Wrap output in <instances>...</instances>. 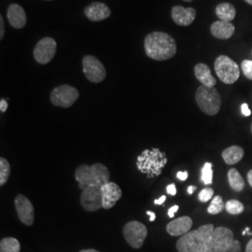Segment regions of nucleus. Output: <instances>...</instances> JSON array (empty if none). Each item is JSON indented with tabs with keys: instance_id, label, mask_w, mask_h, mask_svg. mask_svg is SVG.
Listing matches in <instances>:
<instances>
[{
	"instance_id": "obj_1",
	"label": "nucleus",
	"mask_w": 252,
	"mask_h": 252,
	"mask_svg": "<svg viewBox=\"0 0 252 252\" xmlns=\"http://www.w3.org/2000/svg\"><path fill=\"white\" fill-rule=\"evenodd\" d=\"M144 49L150 58L155 61H165L177 54V42L169 34L156 31L145 36Z\"/></svg>"
},
{
	"instance_id": "obj_2",
	"label": "nucleus",
	"mask_w": 252,
	"mask_h": 252,
	"mask_svg": "<svg viewBox=\"0 0 252 252\" xmlns=\"http://www.w3.org/2000/svg\"><path fill=\"white\" fill-rule=\"evenodd\" d=\"M214 230L213 224H206L182 235L176 245L178 252H208L209 242Z\"/></svg>"
},
{
	"instance_id": "obj_3",
	"label": "nucleus",
	"mask_w": 252,
	"mask_h": 252,
	"mask_svg": "<svg viewBox=\"0 0 252 252\" xmlns=\"http://www.w3.org/2000/svg\"><path fill=\"white\" fill-rule=\"evenodd\" d=\"M75 178L82 189L86 187L101 188L109 182L110 174L103 163H94L93 165L81 164L75 172Z\"/></svg>"
},
{
	"instance_id": "obj_4",
	"label": "nucleus",
	"mask_w": 252,
	"mask_h": 252,
	"mask_svg": "<svg viewBox=\"0 0 252 252\" xmlns=\"http://www.w3.org/2000/svg\"><path fill=\"white\" fill-rule=\"evenodd\" d=\"M167 163L166 154L159 149L145 150L136 158L137 169L148 178H155L162 174Z\"/></svg>"
},
{
	"instance_id": "obj_5",
	"label": "nucleus",
	"mask_w": 252,
	"mask_h": 252,
	"mask_svg": "<svg viewBox=\"0 0 252 252\" xmlns=\"http://www.w3.org/2000/svg\"><path fill=\"white\" fill-rule=\"evenodd\" d=\"M241 243L234 239V233L226 227H217L212 234L208 252H241Z\"/></svg>"
},
{
	"instance_id": "obj_6",
	"label": "nucleus",
	"mask_w": 252,
	"mask_h": 252,
	"mask_svg": "<svg viewBox=\"0 0 252 252\" xmlns=\"http://www.w3.org/2000/svg\"><path fill=\"white\" fill-rule=\"evenodd\" d=\"M195 101L199 108L207 115L215 116L221 107V98L215 88L199 86L195 93Z\"/></svg>"
},
{
	"instance_id": "obj_7",
	"label": "nucleus",
	"mask_w": 252,
	"mask_h": 252,
	"mask_svg": "<svg viewBox=\"0 0 252 252\" xmlns=\"http://www.w3.org/2000/svg\"><path fill=\"white\" fill-rule=\"evenodd\" d=\"M214 68L219 79L225 84H233L240 77V68L238 64L226 55H220L217 57Z\"/></svg>"
},
{
	"instance_id": "obj_8",
	"label": "nucleus",
	"mask_w": 252,
	"mask_h": 252,
	"mask_svg": "<svg viewBox=\"0 0 252 252\" xmlns=\"http://www.w3.org/2000/svg\"><path fill=\"white\" fill-rule=\"evenodd\" d=\"M80 93L75 87L63 84L56 87L51 94V102L56 107L70 108L78 100Z\"/></svg>"
},
{
	"instance_id": "obj_9",
	"label": "nucleus",
	"mask_w": 252,
	"mask_h": 252,
	"mask_svg": "<svg viewBox=\"0 0 252 252\" xmlns=\"http://www.w3.org/2000/svg\"><path fill=\"white\" fill-rule=\"evenodd\" d=\"M123 233L129 246H131L133 249L138 250L144 244L148 235V230L143 223L133 220L126 223Z\"/></svg>"
},
{
	"instance_id": "obj_10",
	"label": "nucleus",
	"mask_w": 252,
	"mask_h": 252,
	"mask_svg": "<svg viewBox=\"0 0 252 252\" xmlns=\"http://www.w3.org/2000/svg\"><path fill=\"white\" fill-rule=\"evenodd\" d=\"M82 69L85 77L94 83L104 81L107 71L104 64L93 55H85L82 59Z\"/></svg>"
},
{
	"instance_id": "obj_11",
	"label": "nucleus",
	"mask_w": 252,
	"mask_h": 252,
	"mask_svg": "<svg viewBox=\"0 0 252 252\" xmlns=\"http://www.w3.org/2000/svg\"><path fill=\"white\" fill-rule=\"evenodd\" d=\"M57 50L56 41L53 37L46 36L41 38L34 48V58L40 64L49 63L55 56Z\"/></svg>"
},
{
	"instance_id": "obj_12",
	"label": "nucleus",
	"mask_w": 252,
	"mask_h": 252,
	"mask_svg": "<svg viewBox=\"0 0 252 252\" xmlns=\"http://www.w3.org/2000/svg\"><path fill=\"white\" fill-rule=\"evenodd\" d=\"M81 204L83 209L88 212H95L103 207L102 190L97 187H86L82 189Z\"/></svg>"
},
{
	"instance_id": "obj_13",
	"label": "nucleus",
	"mask_w": 252,
	"mask_h": 252,
	"mask_svg": "<svg viewBox=\"0 0 252 252\" xmlns=\"http://www.w3.org/2000/svg\"><path fill=\"white\" fill-rule=\"evenodd\" d=\"M14 204L20 220L26 225H33L35 212L30 200L23 194H19L14 200Z\"/></svg>"
},
{
	"instance_id": "obj_14",
	"label": "nucleus",
	"mask_w": 252,
	"mask_h": 252,
	"mask_svg": "<svg viewBox=\"0 0 252 252\" xmlns=\"http://www.w3.org/2000/svg\"><path fill=\"white\" fill-rule=\"evenodd\" d=\"M103 208L109 209L116 205L118 201L122 198L123 192L120 186L115 182H108L101 187Z\"/></svg>"
},
{
	"instance_id": "obj_15",
	"label": "nucleus",
	"mask_w": 252,
	"mask_h": 252,
	"mask_svg": "<svg viewBox=\"0 0 252 252\" xmlns=\"http://www.w3.org/2000/svg\"><path fill=\"white\" fill-rule=\"evenodd\" d=\"M171 17L176 25L180 27H188L196 18V10L193 8L175 6L171 9Z\"/></svg>"
},
{
	"instance_id": "obj_16",
	"label": "nucleus",
	"mask_w": 252,
	"mask_h": 252,
	"mask_svg": "<svg viewBox=\"0 0 252 252\" xmlns=\"http://www.w3.org/2000/svg\"><path fill=\"white\" fill-rule=\"evenodd\" d=\"M84 14L91 22H100L108 19L111 14V11L107 4L95 1L84 9Z\"/></svg>"
},
{
	"instance_id": "obj_17",
	"label": "nucleus",
	"mask_w": 252,
	"mask_h": 252,
	"mask_svg": "<svg viewBox=\"0 0 252 252\" xmlns=\"http://www.w3.org/2000/svg\"><path fill=\"white\" fill-rule=\"evenodd\" d=\"M7 18L9 25L15 29H22L27 25V13L24 8L18 4L9 5L7 9Z\"/></svg>"
},
{
	"instance_id": "obj_18",
	"label": "nucleus",
	"mask_w": 252,
	"mask_h": 252,
	"mask_svg": "<svg viewBox=\"0 0 252 252\" xmlns=\"http://www.w3.org/2000/svg\"><path fill=\"white\" fill-rule=\"evenodd\" d=\"M191 226L192 220L189 217H180L166 225V232L172 236H182L189 233Z\"/></svg>"
},
{
	"instance_id": "obj_19",
	"label": "nucleus",
	"mask_w": 252,
	"mask_h": 252,
	"mask_svg": "<svg viewBox=\"0 0 252 252\" xmlns=\"http://www.w3.org/2000/svg\"><path fill=\"white\" fill-rule=\"evenodd\" d=\"M235 28L234 26L230 22L224 21H217L214 22L210 27V32L212 36L219 39H229L234 34Z\"/></svg>"
},
{
	"instance_id": "obj_20",
	"label": "nucleus",
	"mask_w": 252,
	"mask_h": 252,
	"mask_svg": "<svg viewBox=\"0 0 252 252\" xmlns=\"http://www.w3.org/2000/svg\"><path fill=\"white\" fill-rule=\"evenodd\" d=\"M194 75L203 86L207 88H214L216 85V79L212 76L209 66L206 63H197L194 66Z\"/></svg>"
},
{
	"instance_id": "obj_21",
	"label": "nucleus",
	"mask_w": 252,
	"mask_h": 252,
	"mask_svg": "<svg viewBox=\"0 0 252 252\" xmlns=\"http://www.w3.org/2000/svg\"><path fill=\"white\" fill-rule=\"evenodd\" d=\"M244 154L245 152L241 147L231 146L222 152V158L227 164L233 165L243 159Z\"/></svg>"
},
{
	"instance_id": "obj_22",
	"label": "nucleus",
	"mask_w": 252,
	"mask_h": 252,
	"mask_svg": "<svg viewBox=\"0 0 252 252\" xmlns=\"http://www.w3.org/2000/svg\"><path fill=\"white\" fill-rule=\"evenodd\" d=\"M215 13H216L217 17L220 21L231 23L235 17L236 10H235V8L233 4L224 2V3H220L217 6Z\"/></svg>"
},
{
	"instance_id": "obj_23",
	"label": "nucleus",
	"mask_w": 252,
	"mask_h": 252,
	"mask_svg": "<svg viewBox=\"0 0 252 252\" xmlns=\"http://www.w3.org/2000/svg\"><path fill=\"white\" fill-rule=\"evenodd\" d=\"M228 180L231 188L234 189V191H242L245 188V182L243 178L240 175L238 170L235 168H232L228 172Z\"/></svg>"
},
{
	"instance_id": "obj_24",
	"label": "nucleus",
	"mask_w": 252,
	"mask_h": 252,
	"mask_svg": "<svg viewBox=\"0 0 252 252\" xmlns=\"http://www.w3.org/2000/svg\"><path fill=\"white\" fill-rule=\"evenodd\" d=\"M21 245L14 237H6L0 241V252H20Z\"/></svg>"
},
{
	"instance_id": "obj_25",
	"label": "nucleus",
	"mask_w": 252,
	"mask_h": 252,
	"mask_svg": "<svg viewBox=\"0 0 252 252\" xmlns=\"http://www.w3.org/2000/svg\"><path fill=\"white\" fill-rule=\"evenodd\" d=\"M224 208H225V205L223 203L221 196L217 195L212 199L209 207L207 208V212L211 215H217V214H220Z\"/></svg>"
},
{
	"instance_id": "obj_26",
	"label": "nucleus",
	"mask_w": 252,
	"mask_h": 252,
	"mask_svg": "<svg viewBox=\"0 0 252 252\" xmlns=\"http://www.w3.org/2000/svg\"><path fill=\"white\" fill-rule=\"evenodd\" d=\"M10 175V164L5 158H0V186L7 183Z\"/></svg>"
},
{
	"instance_id": "obj_27",
	"label": "nucleus",
	"mask_w": 252,
	"mask_h": 252,
	"mask_svg": "<svg viewBox=\"0 0 252 252\" xmlns=\"http://www.w3.org/2000/svg\"><path fill=\"white\" fill-rule=\"evenodd\" d=\"M226 211L232 215L241 214L244 211V205L238 200H229L225 204Z\"/></svg>"
},
{
	"instance_id": "obj_28",
	"label": "nucleus",
	"mask_w": 252,
	"mask_h": 252,
	"mask_svg": "<svg viewBox=\"0 0 252 252\" xmlns=\"http://www.w3.org/2000/svg\"><path fill=\"white\" fill-rule=\"evenodd\" d=\"M201 180L206 185H211L213 182V170H212V163L206 162L202 168L201 173Z\"/></svg>"
},
{
	"instance_id": "obj_29",
	"label": "nucleus",
	"mask_w": 252,
	"mask_h": 252,
	"mask_svg": "<svg viewBox=\"0 0 252 252\" xmlns=\"http://www.w3.org/2000/svg\"><path fill=\"white\" fill-rule=\"evenodd\" d=\"M214 189L211 188H205L202 189L198 194V199L202 203H207L209 200L213 198Z\"/></svg>"
},
{
	"instance_id": "obj_30",
	"label": "nucleus",
	"mask_w": 252,
	"mask_h": 252,
	"mask_svg": "<svg viewBox=\"0 0 252 252\" xmlns=\"http://www.w3.org/2000/svg\"><path fill=\"white\" fill-rule=\"evenodd\" d=\"M241 69L245 77L252 81V60H244L241 63Z\"/></svg>"
},
{
	"instance_id": "obj_31",
	"label": "nucleus",
	"mask_w": 252,
	"mask_h": 252,
	"mask_svg": "<svg viewBox=\"0 0 252 252\" xmlns=\"http://www.w3.org/2000/svg\"><path fill=\"white\" fill-rule=\"evenodd\" d=\"M166 191L168 194H170L172 196L176 195L177 194V188H176V185L174 183L169 184L167 187H166Z\"/></svg>"
},
{
	"instance_id": "obj_32",
	"label": "nucleus",
	"mask_w": 252,
	"mask_h": 252,
	"mask_svg": "<svg viewBox=\"0 0 252 252\" xmlns=\"http://www.w3.org/2000/svg\"><path fill=\"white\" fill-rule=\"evenodd\" d=\"M241 110H242V114H243L244 116H246V117L251 116L252 111H251V109L249 108L248 104H246V103L242 104V106H241Z\"/></svg>"
},
{
	"instance_id": "obj_33",
	"label": "nucleus",
	"mask_w": 252,
	"mask_h": 252,
	"mask_svg": "<svg viewBox=\"0 0 252 252\" xmlns=\"http://www.w3.org/2000/svg\"><path fill=\"white\" fill-rule=\"evenodd\" d=\"M188 172L184 171V172H178V174H177V178L179 179V180H181V181H185V180L188 179Z\"/></svg>"
},
{
	"instance_id": "obj_34",
	"label": "nucleus",
	"mask_w": 252,
	"mask_h": 252,
	"mask_svg": "<svg viewBox=\"0 0 252 252\" xmlns=\"http://www.w3.org/2000/svg\"><path fill=\"white\" fill-rule=\"evenodd\" d=\"M5 25H4V20H3V17L2 16H0V39H2L3 38V36H4V34H5Z\"/></svg>"
},
{
	"instance_id": "obj_35",
	"label": "nucleus",
	"mask_w": 252,
	"mask_h": 252,
	"mask_svg": "<svg viewBox=\"0 0 252 252\" xmlns=\"http://www.w3.org/2000/svg\"><path fill=\"white\" fill-rule=\"evenodd\" d=\"M179 208H180V207H179V206H177V205L170 207L169 210H168V216H169V218H174L175 214L178 212Z\"/></svg>"
},
{
	"instance_id": "obj_36",
	"label": "nucleus",
	"mask_w": 252,
	"mask_h": 252,
	"mask_svg": "<svg viewBox=\"0 0 252 252\" xmlns=\"http://www.w3.org/2000/svg\"><path fill=\"white\" fill-rule=\"evenodd\" d=\"M7 108H8V103H7V101L5 99L0 100V110H1V112H3V113L6 112Z\"/></svg>"
},
{
	"instance_id": "obj_37",
	"label": "nucleus",
	"mask_w": 252,
	"mask_h": 252,
	"mask_svg": "<svg viewBox=\"0 0 252 252\" xmlns=\"http://www.w3.org/2000/svg\"><path fill=\"white\" fill-rule=\"evenodd\" d=\"M165 199H166V196H165V195H162L160 198L155 199V200H154V204H155V205H162V204L164 203Z\"/></svg>"
},
{
	"instance_id": "obj_38",
	"label": "nucleus",
	"mask_w": 252,
	"mask_h": 252,
	"mask_svg": "<svg viewBox=\"0 0 252 252\" xmlns=\"http://www.w3.org/2000/svg\"><path fill=\"white\" fill-rule=\"evenodd\" d=\"M147 215H149V216L151 217V218H150V221H154V220H155L156 215H155V213L153 212V211H147Z\"/></svg>"
},
{
	"instance_id": "obj_39",
	"label": "nucleus",
	"mask_w": 252,
	"mask_h": 252,
	"mask_svg": "<svg viewBox=\"0 0 252 252\" xmlns=\"http://www.w3.org/2000/svg\"><path fill=\"white\" fill-rule=\"evenodd\" d=\"M246 252H252V239L249 241V243L247 245L246 248Z\"/></svg>"
},
{
	"instance_id": "obj_40",
	"label": "nucleus",
	"mask_w": 252,
	"mask_h": 252,
	"mask_svg": "<svg viewBox=\"0 0 252 252\" xmlns=\"http://www.w3.org/2000/svg\"><path fill=\"white\" fill-rule=\"evenodd\" d=\"M248 181H249V183H250V185L252 186V170H250L249 173H248Z\"/></svg>"
},
{
	"instance_id": "obj_41",
	"label": "nucleus",
	"mask_w": 252,
	"mask_h": 252,
	"mask_svg": "<svg viewBox=\"0 0 252 252\" xmlns=\"http://www.w3.org/2000/svg\"><path fill=\"white\" fill-rule=\"evenodd\" d=\"M195 189H196L195 186H189V187H188V193L189 194H192Z\"/></svg>"
},
{
	"instance_id": "obj_42",
	"label": "nucleus",
	"mask_w": 252,
	"mask_h": 252,
	"mask_svg": "<svg viewBox=\"0 0 252 252\" xmlns=\"http://www.w3.org/2000/svg\"><path fill=\"white\" fill-rule=\"evenodd\" d=\"M80 252H99L98 251H96V250H94V249H90V250H83V251H81Z\"/></svg>"
},
{
	"instance_id": "obj_43",
	"label": "nucleus",
	"mask_w": 252,
	"mask_h": 252,
	"mask_svg": "<svg viewBox=\"0 0 252 252\" xmlns=\"http://www.w3.org/2000/svg\"><path fill=\"white\" fill-rule=\"evenodd\" d=\"M246 3H248V4H250V5H252V0H244Z\"/></svg>"
},
{
	"instance_id": "obj_44",
	"label": "nucleus",
	"mask_w": 252,
	"mask_h": 252,
	"mask_svg": "<svg viewBox=\"0 0 252 252\" xmlns=\"http://www.w3.org/2000/svg\"><path fill=\"white\" fill-rule=\"evenodd\" d=\"M245 231H246V232H247V234H248V232H250V228H249V227H247Z\"/></svg>"
},
{
	"instance_id": "obj_45",
	"label": "nucleus",
	"mask_w": 252,
	"mask_h": 252,
	"mask_svg": "<svg viewBox=\"0 0 252 252\" xmlns=\"http://www.w3.org/2000/svg\"><path fill=\"white\" fill-rule=\"evenodd\" d=\"M183 1H185V2H191V1H193V0H183Z\"/></svg>"
},
{
	"instance_id": "obj_46",
	"label": "nucleus",
	"mask_w": 252,
	"mask_h": 252,
	"mask_svg": "<svg viewBox=\"0 0 252 252\" xmlns=\"http://www.w3.org/2000/svg\"><path fill=\"white\" fill-rule=\"evenodd\" d=\"M248 234H249V235H252V232H251V231L248 232Z\"/></svg>"
},
{
	"instance_id": "obj_47",
	"label": "nucleus",
	"mask_w": 252,
	"mask_h": 252,
	"mask_svg": "<svg viewBox=\"0 0 252 252\" xmlns=\"http://www.w3.org/2000/svg\"><path fill=\"white\" fill-rule=\"evenodd\" d=\"M242 234H243V235H245V234H247V232H246V231H243V233H242Z\"/></svg>"
},
{
	"instance_id": "obj_48",
	"label": "nucleus",
	"mask_w": 252,
	"mask_h": 252,
	"mask_svg": "<svg viewBox=\"0 0 252 252\" xmlns=\"http://www.w3.org/2000/svg\"><path fill=\"white\" fill-rule=\"evenodd\" d=\"M251 130H252V127H251Z\"/></svg>"
}]
</instances>
